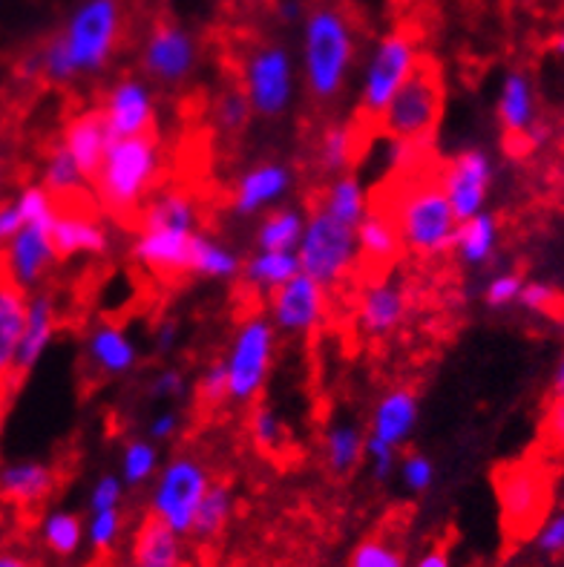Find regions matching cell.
I'll return each instance as SVG.
<instances>
[{
	"instance_id": "277c9868",
	"label": "cell",
	"mask_w": 564,
	"mask_h": 567,
	"mask_svg": "<svg viewBox=\"0 0 564 567\" xmlns=\"http://www.w3.org/2000/svg\"><path fill=\"white\" fill-rule=\"evenodd\" d=\"M158 179H162V147L156 133H147V136L113 138L90 190L99 210L113 216L115 223L133 228L144 202L158 190Z\"/></svg>"
},
{
	"instance_id": "b9f144b4",
	"label": "cell",
	"mask_w": 564,
	"mask_h": 567,
	"mask_svg": "<svg viewBox=\"0 0 564 567\" xmlns=\"http://www.w3.org/2000/svg\"><path fill=\"white\" fill-rule=\"evenodd\" d=\"M214 118H216V130L225 133L228 138L243 136L245 130H248L250 118H254V110H250L248 99H245L243 86L230 84L216 95Z\"/></svg>"
},
{
	"instance_id": "4dcf8cb0",
	"label": "cell",
	"mask_w": 564,
	"mask_h": 567,
	"mask_svg": "<svg viewBox=\"0 0 564 567\" xmlns=\"http://www.w3.org/2000/svg\"><path fill=\"white\" fill-rule=\"evenodd\" d=\"M38 185L58 202V205H75V202H95L90 182L81 176L79 165L72 162L70 153L64 151V144H52L47 158H43L41 182Z\"/></svg>"
},
{
	"instance_id": "f35d334b",
	"label": "cell",
	"mask_w": 564,
	"mask_h": 567,
	"mask_svg": "<svg viewBox=\"0 0 564 567\" xmlns=\"http://www.w3.org/2000/svg\"><path fill=\"white\" fill-rule=\"evenodd\" d=\"M349 567H409L403 542L389 530H375L355 545Z\"/></svg>"
},
{
	"instance_id": "44dd1931",
	"label": "cell",
	"mask_w": 564,
	"mask_h": 567,
	"mask_svg": "<svg viewBox=\"0 0 564 567\" xmlns=\"http://www.w3.org/2000/svg\"><path fill=\"white\" fill-rule=\"evenodd\" d=\"M58 331V302L52 291L38 288L27 297V320H23L18 358H14V386L21 389L27 378L38 369L52 338Z\"/></svg>"
},
{
	"instance_id": "8fae6325",
	"label": "cell",
	"mask_w": 564,
	"mask_h": 567,
	"mask_svg": "<svg viewBox=\"0 0 564 567\" xmlns=\"http://www.w3.org/2000/svg\"><path fill=\"white\" fill-rule=\"evenodd\" d=\"M214 478L216 475L211 473V464L196 450L173 453L165 467H158L156 478L151 482L147 513L187 539L193 516L199 511L202 496H205Z\"/></svg>"
},
{
	"instance_id": "c3c4849f",
	"label": "cell",
	"mask_w": 564,
	"mask_h": 567,
	"mask_svg": "<svg viewBox=\"0 0 564 567\" xmlns=\"http://www.w3.org/2000/svg\"><path fill=\"white\" fill-rule=\"evenodd\" d=\"M524 288V277L519 271H499L484 286V302L490 309H510L519 302Z\"/></svg>"
},
{
	"instance_id": "1f68e13d",
	"label": "cell",
	"mask_w": 564,
	"mask_h": 567,
	"mask_svg": "<svg viewBox=\"0 0 564 567\" xmlns=\"http://www.w3.org/2000/svg\"><path fill=\"white\" fill-rule=\"evenodd\" d=\"M499 216L490 214V210H481L479 216H472L466 223H458L452 254H455L461 266L481 268L486 262H493V257L499 254Z\"/></svg>"
},
{
	"instance_id": "8992f818",
	"label": "cell",
	"mask_w": 564,
	"mask_h": 567,
	"mask_svg": "<svg viewBox=\"0 0 564 567\" xmlns=\"http://www.w3.org/2000/svg\"><path fill=\"white\" fill-rule=\"evenodd\" d=\"M495 502L501 530L510 542H530L544 516L553 511V470L547 461L530 455L495 467Z\"/></svg>"
},
{
	"instance_id": "83f0119b",
	"label": "cell",
	"mask_w": 564,
	"mask_h": 567,
	"mask_svg": "<svg viewBox=\"0 0 564 567\" xmlns=\"http://www.w3.org/2000/svg\"><path fill=\"white\" fill-rule=\"evenodd\" d=\"M84 354L95 374L101 378H124L139 367V346L127 329L110 320H101L86 334Z\"/></svg>"
},
{
	"instance_id": "603a6c76",
	"label": "cell",
	"mask_w": 564,
	"mask_h": 567,
	"mask_svg": "<svg viewBox=\"0 0 564 567\" xmlns=\"http://www.w3.org/2000/svg\"><path fill=\"white\" fill-rule=\"evenodd\" d=\"M58 142L64 144V151L70 153L72 162L79 165L81 176H84L90 185H93L95 173H99L101 162L107 156V147L113 142L110 136L107 122H104V115H101V107H84L79 110L75 115H70L61 130V138Z\"/></svg>"
},
{
	"instance_id": "e575fe53",
	"label": "cell",
	"mask_w": 564,
	"mask_h": 567,
	"mask_svg": "<svg viewBox=\"0 0 564 567\" xmlns=\"http://www.w3.org/2000/svg\"><path fill=\"white\" fill-rule=\"evenodd\" d=\"M322 461L329 473L351 475L366 461V432L351 421H337L322 432Z\"/></svg>"
},
{
	"instance_id": "91938a15",
	"label": "cell",
	"mask_w": 564,
	"mask_h": 567,
	"mask_svg": "<svg viewBox=\"0 0 564 567\" xmlns=\"http://www.w3.org/2000/svg\"><path fill=\"white\" fill-rule=\"evenodd\" d=\"M551 398H558V401H564V354H562V358H558L556 372H553Z\"/></svg>"
},
{
	"instance_id": "d6a6232c",
	"label": "cell",
	"mask_w": 564,
	"mask_h": 567,
	"mask_svg": "<svg viewBox=\"0 0 564 567\" xmlns=\"http://www.w3.org/2000/svg\"><path fill=\"white\" fill-rule=\"evenodd\" d=\"M315 202L326 214H331L349 228H358V223L369 210V194H366L363 179L355 171L331 176L329 185L322 187V194L315 196Z\"/></svg>"
},
{
	"instance_id": "f5cc1de1",
	"label": "cell",
	"mask_w": 564,
	"mask_h": 567,
	"mask_svg": "<svg viewBox=\"0 0 564 567\" xmlns=\"http://www.w3.org/2000/svg\"><path fill=\"white\" fill-rule=\"evenodd\" d=\"M182 426V417L176 410H162L151 417V424H147V439L153 444H167V441L176 439V432Z\"/></svg>"
},
{
	"instance_id": "f907efd6",
	"label": "cell",
	"mask_w": 564,
	"mask_h": 567,
	"mask_svg": "<svg viewBox=\"0 0 564 567\" xmlns=\"http://www.w3.org/2000/svg\"><path fill=\"white\" fill-rule=\"evenodd\" d=\"M122 502H124L122 478H119L115 473H104L99 482L93 484V489H90V502H86V507H90V513L115 511V507H122Z\"/></svg>"
},
{
	"instance_id": "60d3db41",
	"label": "cell",
	"mask_w": 564,
	"mask_h": 567,
	"mask_svg": "<svg viewBox=\"0 0 564 567\" xmlns=\"http://www.w3.org/2000/svg\"><path fill=\"white\" fill-rule=\"evenodd\" d=\"M158 473V444L151 439H130L122 450V484L139 489L151 484Z\"/></svg>"
},
{
	"instance_id": "f6af8a7d",
	"label": "cell",
	"mask_w": 564,
	"mask_h": 567,
	"mask_svg": "<svg viewBox=\"0 0 564 567\" xmlns=\"http://www.w3.org/2000/svg\"><path fill=\"white\" fill-rule=\"evenodd\" d=\"M394 473H400V484L412 496H423L435 484V464H432V458L423 453H414V450L403 455V458H398V470Z\"/></svg>"
},
{
	"instance_id": "7402d4cb",
	"label": "cell",
	"mask_w": 564,
	"mask_h": 567,
	"mask_svg": "<svg viewBox=\"0 0 564 567\" xmlns=\"http://www.w3.org/2000/svg\"><path fill=\"white\" fill-rule=\"evenodd\" d=\"M58 489L55 464L41 458L0 461V502L18 511H38Z\"/></svg>"
},
{
	"instance_id": "52a82bcc",
	"label": "cell",
	"mask_w": 564,
	"mask_h": 567,
	"mask_svg": "<svg viewBox=\"0 0 564 567\" xmlns=\"http://www.w3.org/2000/svg\"><path fill=\"white\" fill-rule=\"evenodd\" d=\"M297 72V58L288 50V43L277 38H259L239 52L236 84L243 86L254 115L279 118L294 104Z\"/></svg>"
},
{
	"instance_id": "2e32d148",
	"label": "cell",
	"mask_w": 564,
	"mask_h": 567,
	"mask_svg": "<svg viewBox=\"0 0 564 567\" xmlns=\"http://www.w3.org/2000/svg\"><path fill=\"white\" fill-rule=\"evenodd\" d=\"M409 309H412V300L403 282L386 274V277L360 280L355 306H351V320L363 338L386 340L407 323Z\"/></svg>"
},
{
	"instance_id": "9a60e30c",
	"label": "cell",
	"mask_w": 564,
	"mask_h": 567,
	"mask_svg": "<svg viewBox=\"0 0 564 567\" xmlns=\"http://www.w3.org/2000/svg\"><path fill=\"white\" fill-rule=\"evenodd\" d=\"M493 158L481 147L455 153L441 165V187L450 202L452 214L458 223H466L472 216L486 210V199L493 190Z\"/></svg>"
},
{
	"instance_id": "7a4b0ae2",
	"label": "cell",
	"mask_w": 564,
	"mask_h": 567,
	"mask_svg": "<svg viewBox=\"0 0 564 567\" xmlns=\"http://www.w3.org/2000/svg\"><path fill=\"white\" fill-rule=\"evenodd\" d=\"M360 35L349 9L337 0H317L306 7L300 21V61L308 99L317 107H335L349 86V75L358 64Z\"/></svg>"
},
{
	"instance_id": "e0dca14e",
	"label": "cell",
	"mask_w": 564,
	"mask_h": 567,
	"mask_svg": "<svg viewBox=\"0 0 564 567\" xmlns=\"http://www.w3.org/2000/svg\"><path fill=\"white\" fill-rule=\"evenodd\" d=\"M113 138H133L156 133V93L142 75H122L107 86L99 104Z\"/></svg>"
},
{
	"instance_id": "94428289",
	"label": "cell",
	"mask_w": 564,
	"mask_h": 567,
	"mask_svg": "<svg viewBox=\"0 0 564 567\" xmlns=\"http://www.w3.org/2000/svg\"><path fill=\"white\" fill-rule=\"evenodd\" d=\"M551 47H553V52H556V55H562V58H564V27L558 29L556 35H553Z\"/></svg>"
},
{
	"instance_id": "8d00e7d4",
	"label": "cell",
	"mask_w": 564,
	"mask_h": 567,
	"mask_svg": "<svg viewBox=\"0 0 564 567\" xmlns=\"http://www.w3.org/2000/svg\"><path fill=\"white\" fill-rule=\"evenodd\" d=\"M302 228H306V210L297 205H283V208L265 210L254 243L259 251H297Z\"/></svg>"
},
{
	"instance_id": "6125c7cd",
	"label": "cell",
	"mask_w": 564,
	"mask_h": 567,
	"mask_svg": "<svg viewBox=\"0 0 564 567\" xmlns=\"http://www.w3.org/2000/svg\"><path fill=\"white\" fill-rule=\"evenodd\" d=\"M228 3H234V7L239 9H250V7H263L265 0H228Z\"/></svg>"
},
{
	"instance_id": "cb8c5ba5",
	"label": "cell",
	"mask_w": 564,
	"mask_h": 567,
	"mask_svg": "<svg viewBox=\"0 0 564 567\" xmlns=\"http://www.w3.org/2000/svg\"><path fill=\"white\" fill-rule=\"evenodd\" d=\"M418 412H421L418 392L412 386H392L375 403L366 439L378 441V444L400 453L412 439L414 426H418Z\"/></svg>"
},
{
	"instance_id": "74e56055",
	"label": "cell",
	"mask_w": 564,
	"mask_h": 567,
	"mask_svg": "<svg viewBox=\"0 0 564 567\" xmlns=\"http://www.w3.org/2000/svg\"><path fill=\"white\" fill-rule=\"evenodd\" d=\"M38 533H41L43 547L58 559H72L86 542L84 522H81L79 513L72 511H50L41 518Z\"/></svg>"
},
{
	"instance_id": "6f0895ef",
	"label": "cell",
	"mask_w": 564,
	"mask_h": 567,
	"mask_svg": "<svg viewBox=\"0 0 564 567\" xmlns=\"http://www.w3.org/2000/svg\"><path fill=\"white\" fill-rule=\"evenodd\" d=\"M274 9H277V18L283 23H300L302 14H306L302 0H274Z\"/></svg>"
},
{
	"instance_id": "e7e4bbea",
	"label": "cell",
	"mask_w": 564,
	"mask_h": 567,
	"mask_svg": "<svg viewBox=\"0 0 564 567\" xmlns=\"http://www.w3.org/2000/svg\"><path fill=\"white\" fill-rule=\"evenodd\" d=\"M182 567H205V565H199V561H191V559H187Z\"/></svg>"
},
{
	"instance_id": "f1b7e54d",
	"label": "cell",
	"mask_w": 564,
	"mask_h": 567,
	"mask_svg": "<svg viewBox=\"0 0 564 567\" xmlns=\"http://www.w3.org/2000/svg\"><path fill=\"white\" fill-rule=\"evenodd\" d=\"M375 130L363 127L355 118L351 122H329L322 127L320 138L315 144V158L317 167L329 176L337 173L355 171L358 158L363 156L366 147L372 144Z\"/></svg>"
},
{
	"instance_id": "d590c367",
	"label": "cell",
	"mask_w": 564,
	"mask_h": 567,
	"mask_svg": "<svg viewBox=\"0 0 564 567\" xmlns=\"http://www.w3.org/2000/svg\"><path fill=\"white\" fill-rule=\"evenodd\" d=\"M239 271H243V259H239L234 248L211 237L207 230L196 234L191 248V266H187L191 277H202V280H236Z\"/></svg>"
},
{
	"instance_id": "6da1fadb",
	"label": "cell",
	"mask_w": 564,
	"mask_h": 567,
	"mask_svg": "<svg viewBox=\"0 0 564 567\" xmlns=\"http://www.w3.org/2000/svg\"><path fill=\"white\" fill-rule=\"evenodd\" d=\"M127 32L124 0H81L64 27L35 50L38 79L55 86L107 72Z\"/></svg>"
},
{
	"instance_id": "db71d44e",
	"label": "cell",
	"mask_w": 564,
	"mask_h": 567,
	"mask_svg": "<svg viewBox=\"0 0 564 567\" xmlns=\"http://www.w3.org/2000/svg\"><path fill=\"white\" fill-rule=\"evenodd\" d=\"M23 228V214L18 199L0 202V248L9 243V239Z\"/></svg>"
},
{
	"instance_id": "3957f363",
	"label": "cell",
	"mask_w": 564,
	"mask_h": 567,
	"mask_svg": "<svg viewBox=\"0 0 564 567\" xmlns=\"http://www.w3.org/2000/svg\"><path fill=\"white\" fill-rule=\"evenodd\" d=\"M136 237L130 254L147 274L162 282H176L191 277V248L202 228L199 202L185 187L156 190L139 210Z\"/></svg>"
},
{
	"instance_id": "ee69618b",
	"label": "cell",
	"mask_w": 564,
	"mask_h": 567,
	"mask_svg": "<svg viewBox=\"0 0 564 567\" xmlns=\"http://www.w3.org/2000/svg\"><path fill=\"white\" fill-rule=\"evenodd\" d=\"M193 395H196V403L202 410H219L222 403H228V372H225L222 360H214L202 369L196 386H193Z\"/></svg>"
},
{
	"instance_id": "ab89813d",
	"label": "cell",
	"mask_w": 564,
	"mask_h": 567,
	"mask_svg": "<svg viewBox=\"0 0 564 567\" xmlns=\"http://www.w3.org/2000/svg\"><path fill=\"white\" fill-rule=\"evenodd\" d=\"M248 439L254 444V450L268 458H277L283 450H286V430H283V421H279L277 410L271 403H265L259 398L257 403L248 406Z\"/></svg>"
},
{
	"instance_id": "680465c9",
	"label": "cell",
	"mask_w": 564,
	"mask_h": 567,
	"mask_svg": "<svg viewBox=\"0 0 564 567\" xmlns=\"http://www.w3.org/2000/svg\"><path fill=\"white\" fill-rule=\"evenodd\" d=\"M0 567H35V561L18 547H0Z\"/></svg>"
},
{
	"instance_id": "d4e9b609",
	"label": "cell",
	"mask_w": 564,
	"mask_h": 567,
	"mask_svg": "<svg viewBox=\"0 0 564 567\" xmlns=\"http://www.w3.org/2000/svg\"><path fill=\"white\" fill-rule=\"evenodd\" d=\"M27 291L0 274V417L9 401L18 395L14 386V358L21 343L23 320H27Z\"/></svg>"
},
{
	"instance_id": "4316f807",
	"label": "cell",
	"mask_w": 564,
	"mask_h": 567,
	"mask_svg": "<svg viewBox=\"0 0 564 567\" xmlns=\"http://www.w3.org/2000/svg\"><path fill=\"white\" fill-rule=\"evenodd\" d=\"M187 561V539L144 513L130 536V567H182Z\"/></svg>"
},
{
	"instance_id": "836d02e7",
	"label": "cell",
	"mask_w": 564,
	"mask_h": 567,
	"mask_svg": "<svg viewBox=\"0 0 564 567\" xmlns=\"http://www.w3.org/2000/svg\"><path fill=\"white\" fill-rule=\"evenodd\" d=\"M294 274H300V259L297 251H254L243 262V271H239V280L257 291V295L268 297L271 291H277L283 282H288Z\"/></svg>"
},
{
	"instance_id": "ac0fdd59",
	"label": "cell",
	"mask_w": 564,
	"mask_h": 567,
	"mask_svg": "<svg viewBox=\"0 0 564 567\" xmlns=\"http://www.w3.org/2000/svg\"><path fill=\"white\" fill-rule=\"evenodd\" d=\"M495 115H499V127L504 133L507 153H513V156L530 153L527 133L542 118H539L536 84H533L527 70L515 66V70L504 72L499 86V101H495Z\"/></svg>"
},
{
	"instance_id": "7dc6e473",
	"label": "cell",
	"mask_w": 564,
	"mask_h": 567,
	"mask_svg": "<svg viewBox=\"0 0 564 567\" xmlns=\"http://www.w3.org/2000/svg\"><path fill=\"white\" fill-rule=\"evenodd\" d=\"M515 306H522L527 315L553 317V315H558V309H562V295H558L551 282L524 280L522 295H519V302H515Z\"/></svg>"
},
{
	"instance_id": "ffe728a7",
	"label": "cell",
	"mask_w": 564,
	"mask_h": 567,
	"mask_svg": "<svg viewBox=\"0 0 564 567\" xmlns=\"http://www.w3.org/2000/svg\"><path fill=\"white\" fill-rule=\"evenodd\" d=\"M355 239H358V277L369 280V277H386L392 274L394 262L403 257V245H400V234L394 219L386 210L369 205L363 219L355 228Z\"/></svg>"
},
{
	"instance_id": "4fadbf2b",
	"label": "cell",
	"mask_w": 564,
	"mask_h": 567,
	"mask_svg": "<svg viewBox=\"0 0 564 567\" xmlns=\"http://www.w3.org/2000/svg\"><path fill=\"white\" fill-rule=\"evenodd\" d=\"M268 300V320L277 334L288 338H308L329 320L331 295L308 274H294L277 291L265 297Z\"/></svg>"
},
{
	"instance_id": "7c38bea8",
	"label": "cell",
	"mask_w": 564,
	"mask_h": 567,
	"mask_svg": "<svg viewBox=\"0 0 564 567\" xmlns=\"http://www.w3.org/2000/svg\"><path fill=\"white\" fill-rule=\"evenodd\" d=\"M199 38L193 35L185 23L158 18L144 32L142 47H139V66L151 84L176 90L191 81L199 66Z\"/></svg>"
},
{
	"instance_id": "f546056e",
	"label": "cell",
	"mask_w": 564,
	"mask_h": 567,
	"mask_svg": "<svg viewBox=\"0 0 564 567\" xmlns=\"http://www.w3.org/2000/svg\"><path fill=\"white\" fill-rule=\"evenodd\" d=\"M234 511H236V496H234V484H230V478H214L205 496H202L199 511H196V516H193L187 539L199 547L219 542L222 533L228 530Z\"/></svg>"
},
{
	"instance_id": "9c48e42d",
	"label": "cell",
	"mask_w": 564,
	"mask_h": 567,
	"mask_svg": "<svg viewBox=\"0 0 564 567\" xmlns=\"http://www.w3.org/2000/svg\"><path fill=\"white\" fill-rule=\"evenodd\" d=\"M297 259H300L302 274L320 282L329 295H337L358 274L355 228L326 214L311 199L306 210V228H302L300 245H297Z\"/></svg>"
},
{
	"instance_id": "ba28073f",
	"label": "cell",
	"mask_w": 564,
	"mask_h": 567,
	"mask_svg": "<svg viewBox=\"0 0 564 567\" xmlns=\"http://www.w3.org/2000/svg\"><path fill=\"white\" fill-rule=\"evenodd\" d=\"M443 113V75L432 58L423 55L418 70L400 86L375 124V136L409 144H432Z\"/></svg>"
},
{
	"instance_id": "816d5d0a",
	"label": "cell",
	"mask_w": 564,
	"mask_h": 567,
	"mask_svg": "<svg viewBox=\"0 0 564 567\" xmlns=\"http://www.w3.org/2000/svg\"><path fill=\"white\" fill-rule=\"evenodd\" d=\"M187 392V378L182 374V369H162L151 381V398L153 401H176Z\"/></svg>"
},
{
	"instance_id": "30bf717a",
	"label": "cell",
	"mask_w": 564,
	"mask_h": 567,
	"mask_svg": "<svg viewBox=\"0 0 564 567\" xmlns=\"http://www.w3.org/2000/svg\"><path fill=\"white\" fill-rule=\"evenodd\" d=\"M277 354V329L265 311H250L239 320L228 354L222 358L228 372V403L250 406L265 392Z\"/></svg>"
},
{
	"instance_id": "11a10c76",
	"label": "cell",
	"mask_w": 564,
	"mask_h": 567,
	"mask_svg": "<svg viewBox=\"0 0 564 567\" xmlns=\"http://www.w3.org/2000/svg\"><path fill=\"white\" fill-rule=\"evenodd\" d=\"M176 340H180V326H176V320H162L158 329L153 331V343H156L158 354H171L176 349Z\"/></svg>"
},
{
	"instance_id": "5bb4252c",
	"label": "cell",
	"mask_w": 564,
	"mask_h": 567,
	"mask_svg": "<svg viewBox=\"0 0 564 567\" xmlns=\"http://www.w3.org/2000/svg\"><path fill=\"white\" fill-rule=\"evenodd\" d=\"M0 259H3L0 274L21 291L32 295L43 288L55 262H61L52 245V223H41V219L23 223V228L0 248Z\"/></svg>"
},
{
	"instance_id": "be15d7a7",
	"label": "cell",
	"mask_w": 564,
	"mask_h": 567,
	"mask_svg": "<svg viewBox=\"0 0 564 567\" xmlns=\"http://www.w3.org/2000/svg\"><path fill=\"white\" fill-rule=\"evenodd\" d=\"M510 3H513L515 9H533V7H539L542 0H510Z\"/></svg>"
},
{
	"instance_id": "681fc988",
	"label": "cell",
	"mask_w": 564,
	"mask_h": 567,
	"mask_svg": "<svg viewBox=\"0 0 564 567\" xmlns=\"http://www.w3.org/2000/svg\"><path fill=\"white\" fill-rule=\"evenodd\" d=\"M539 441L547 455H564V401L558 398L547 401L542 426H539Z\"/></svg>"
},
{
	"instance_id": "d6986e66",
	"label": "cell",
	"mask_w": 564,
	"mask_h": 567,
	"mask_svg": "<svg viewBox=\"0 0 564 567\" xmlns=\"http://www.w3.org/2000/svg\"><path fill=\"white\" fill-rule=\"evenodd\" d=\"M52 245L58 259L72 257H101L110 248V230L99 214L95 202H75L58 205L52 223Z\"/></svg>"
},
{
	"instance_id": "9f6ffc18",
	"label": "cell",
	"mask_w": 564,
	"mask_h": 567,
	"mask_svg": "<svg viewBox=\"0 0 564 567\" xmlns=\"http://www.w3.org/2000/svg\"><path fill=\"white\" fill-rule=\"evenodd\" d=\"M412 567H452V556L443 545H432L418 556V561Z\"/></svg>"
},
{
	"instance_id": "bcb514c9",
	"label": "cell",
	"mask_w": 564,
	"mask_h": 567,
	"mask_svg": "<svg viewBox=\"0 0 564 567\" xmlns=\"http://www.w3.org/2000/svg\"><path fill=\"white\" fill-rule=\"evenodd\" d=\"M533 547L536 554L544 559H562L564 556V507H553L547 516H544L542 525L533 533Z\"/></svg>"
},
{
	"instance_id": "5b68a950",
	"label": "cell",
	"mask_w": 564,
	"mask_h": 567,
	"mask_svg": "<svg viewBox=\"0 0 564 567\" xmlns=\"http://www.w3.org/2000/svg\"><path fill=\"white\" fill-rule=\"evenodd\" d=\"M423 61L421 35L412 27H392L383 35L375 38L369 47V55L360 70V90H358V110L355 122L375 130L380 113L389 107L400 86L418 70Z\"/></svg>"
},
{
	"instance_id": "7bdbcfd3",
	"label": "cell",
	"mask_w": 564,
	"mask_h": 567,
	"mask_svg": "<svg viewBox=\"0 0 564 567\" xmlns=\"http://www.w3.org/2000/svg\"><path fill=\"white\" fill-rule=\"evenodd\" d=\"M84 530H86V545H90L93 554L99 556L113 554L115 545L122 542V533H124L122 507H115V511L90 513Z\"/></svg>"
},
{
	"instance_id": "484cf974",
	"label": "cell",
	"mask_w": 564,
	"mask_h": 567,
	"mask_svg": "<svg viewBox=\"0 0 564 567\" xmlns=\"http://www.w3.org/2000/svg\"><path fill=\"white\" fill-rule=\"evenodd\" d=\"M294 173L291 167L283 165V162H263V165H254L250 171H245L239 176L234 187V208L236 216H257L263 210H271V205H277L283 196L291 190Z\"/></svg>"
}]
</instances>
